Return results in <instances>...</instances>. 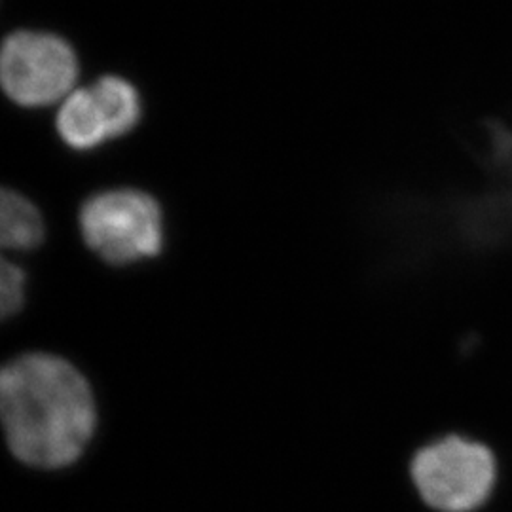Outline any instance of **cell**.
Masks as SVG:
<instances>
[{
    "label": "cell",
    "mask_w": 512,
    "mask_h": 512,
    "mask_svg": "<svg viewBox=\"0 0 512 512\" xmlns=\"http://www.w3.org/2000/svg\"><path fill=\"white\" fill-rule=\"evenodd\" d=\"M92 387L69 361L27 353L0 366V427L12 454L40 469H61L95 431Z\"/></svg>",
    "instance_id": "6da1fadb"
},
{
    "label": "cell",
    "mask_w": 512,
    "mask_h": 512,
    "mask_svg": "<svg viewBox=\"0 0 512 512\" xmlns=\"http://www.w3.org/2000/svg\"><path fill=\"white\" fill-rule=\"evenodd\" d=\"M80 232L109 264H131L160 255L164 220L158 202L141 190L95 194L80 209Z\"/></svg>",
    "instance_id": "7a4b0ae2"
},
{
    "label": "cell",
    "mask_w": 512,
    "mask_h": 512,
    "mask_svg": "<svg viewBox=\"0 0 512 512\" xmlns=\"http://www.w3.org/2000/svg\"><path fill=\"white\" fill-rule=\"evenodd\" d=\"M78 61L63 38L18 31L0 44V88L21 107H48L73 92Z\"/></svg>",
    "instance_id": "3957f363"
},
{
    "label": "cell",
    "mask_w": 512,
    "mask_h": 512,
    "mask_svg": "<svg viewBox=\"0 0 512 512\" xmlns=\"http://www.w3.org/2000/svg\"><path fill=\"white\" fill-rule=\"evenodd\" d=\"M414 480L423 499L435 509L463 512L475 509L492 490V454L473 442L446 439L418 454Z\"/></svg>",
    "instance_id": "277c9868"
},
{
    "label": "cell",
    "mask_w": 512,
    "mask_h": 512,
    "mask_svg": "<svg viewBox=\"0 0 512 512\" xmlns=\"http://www.w3.org/2000/svg\"><path fill=\"white\" fill-rule=\"evenodd\" d=\"M57 131L74 150H92L109 141V126L92 88H78L63 99L57 112Z\"/></svg>",
    "instance_id": "5b68a950"
},
{
    "label": "cell",
    "mask_w": 512,
    "mask_h": 512,
    "mask_svg": "<svg viewBox=\"0 0 512 512\" xmlns=\"http://www.w3.org/2000/svg\"><path fill=\"white\" fill-rule=\"evenodd\" d=\"M44 239V220L37 207L14 190L0 188V253L29 251Z\"/></svg>",
    "instance_id": "8992f818"
},
{
    "label": "cell",
    "mask_w": 512,
    "mask_h": 512,
    "mask_svg": "<svg viewBox=\"0 0 512 512\" xmlns=\"http://www.w3.org/2000/svg\"><path fill=\"white\" fill-rule=\"evenodd\" d=\"M92 88L109 126L110 139L122 137L141 120V99L137 90L120 76H103Z\"/></svg>",
    "instance_id": "52a82bcc"
},
{
    "label": "cell",
    "mask_w": 512,
    "mask_h": 512,
    "mask_svg": "<svg viewBox=\"0 0 512 512\" xmlns=\"http://www.w3.org/2000/svg\"><path fill=\"white\" fill-rule=\"evenodd\" d=\"M25 298V275L0 253V321L14 315Z\"/></svg>",
    "instance_id": "ba28073f"
}]
</instances>
